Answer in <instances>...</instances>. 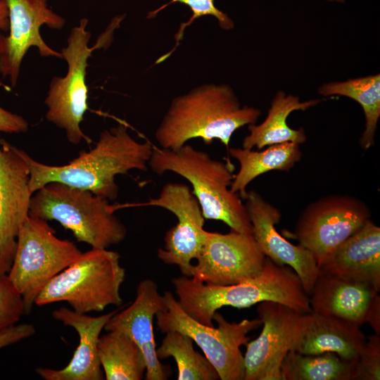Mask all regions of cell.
Here are the masks:
<instances>
[{"instance_id": "5bb4252c", "label": "cell", "mask_w": 380, "mask_h": 380, "mask_svg": "<svg viewBox=\"0 0 380 380\" xmlns=\"http://www.w3.org/2000/svg\"><path fill=\"white\" fill-rule=\"evenodd\" d=\"M48 0H6L8 9L7 36L0 33V74L8 77L12 87L18 82L24 56L31 47H37L42 56L62 58L43 39L40 27L44 25L60 30L65 20L53 12Z\"/></svg>"}, {"instance_id": "9a60e30c", "label": "cell", "mask_w": 380, "mask_h": 380, "mask_svg": "<svg viewBox=\"0 0 380 380\" xmlns=\"http://www.w3.org/2000/svg\"><path fill=\"white\" fill-rule=\"evenodd\" d=\"M23 153L1 139L0 132V276L11 269L20 229L29 215L32 194Z\"/></svg>"}, {"instance_id": "8fae6325", "label": "cell", "mask_w": 380, "mask_h": 380, "mask_svg": "<svg viewBox=\"0 0 380 380\" xmlns=\"http://www.w3.org/2000/svg\"><path fill=\"white\" fill-rule=\"evenodd\" d=\"M257 312L263 327L259 336L246 344L244 380H282V362L296 349L310 313L274 301L259 303Z\"/></svg>"}, {"instance_id": "30bf717a", "label": "cell", "mask_w": 380, "mask_h": 380, "mask_svg": "<svg viewBox=\"0 0 380 380\" xmlns=\"http://www.w3.org/2000/svg\"><path fill=\"white\" fill-rule=\"evenodd\" d=\"M371 219L362 201L349 195L323 196L298 217L295 236L313 255L318 267L339 244Z\"/></svg>"}, {"instance_id": "ac0fdd59", "label": "cell", "mask_w": 380, "mask_h": 380, "mask_svg": "<svg viewBox=\"0 0 380 380\" xmlns=\"http://www.w3.org/2000/svg\"><path fill=\"white\" fill-rule=\"evenodd\" d=\"M118 310L98 317L79 313L66 307L54 310L52 317L77 331L79 344L65 367L60 369L39 367L36 373L45 380L103 379L104 374L98 355V341L105 325Z\"/></svg>"}, {"instance_id": "7402d4cb", "label": "cell", "mask_w": 380, "mask_h": 380, "mask_svg": "<svg viewBox=\"0 0 380 380\" xmlns=\"http://www.w3.org/2000/svg\"><path fill=\"white\" fill-rule=\"evenodd\" d=\"M322 100L312 99L300 102L299 97L286 95L283 91L276 94L272 101L265 120L256 125H248L249 134L243 141L242 148L262 149L265 146L284 142L304 143L306 134L303 127L298 129L291 128L287 125V118L295 110H305L318 104Z\"/></svg>"}, {"instance_id": "5b68a950", "label": "cell", "mask_w": 380, "mask_h": 380, "mask_svg": "<svg viewBox=\"0 0 380 380\" xmlns=\"http://www.w3.org/2000/svg\"><path fill=\"white\" fill-rule=\"evenodd\" d=\"M109 201L89 190L53 182L32 194L29 215L56 220L77 241L108 249L122 242L127 232Z\"/></svg>"}, {"instance_id": "4316f807", "label": "cell", "mask_w": 380, "mask_h": 380, "mask_svg": "<svg viewBox=\"0 0 380 380\" xmlns=\"http://www.w3.org/2000/svg\"><path fill=\"white\" fill-rule=\"evenodd\" d=\"M194 341L176 330L168 331L156 348L159 360L174 358L177 367L178 380H217L219 375L205 355L194 348Z\"/></svg>"}, {"instance_id": "2e32d148", "label": "cell", "mask_w": 380, "mask_h": 380, "mask_svg": "<svg viewBox=\"0 0 380 380\" xmlns=\"http://www.w3.org/2000/svg\"><path fill=\"white\" fill-rule=\"evenodd\" d=\"M244 200L252 235L263 254L277 264L291 267L310 296L319 274L312 253L300 243H291L277 232L275 225L279 223L281 213L260 194L251 190Z\"/></svg>"}, {"instance_id": "8992f818", "label": "cell", "mask_w": 380, "mask_h": 380, "mask_svg": "<svg viewBox=\"0 0 380 380\" xmlns=\"http://www.w3.org/2000/svg\"><path fill=\"white\" fill-rule=\"evenodd\" d=\"M120 258L115 251L91 248L53 277L34 304L66 302L72 310L82 314L101 312L108 305L121 307L120 287L126 273Z\"/></svg>"}, {"instance_id": "52a82bcc", "label": "cell", "mask_w": 380, "mask_h": 380, "mask_svg": "<svg viewBox=\"0 0 380 380\" xmlns=\"http://www.w3.org/2000/svg\"><path fill=\"white\" fill-rule=\"evenodd\" d=\"M122 18L113 20L96 44L89 47L91 32L87 30L88 19L82 18L68 38V44L61 49L62 58L68 64L64 77H54L51 81L45 104L46 118L65 132L68 140L74 145L90 139L82 132L80 123L88 109V87L86 84L89 58L95 50L108 47L113 39V30Z\"/></svg>"}, {"instance_id": "277c9868", "label": "cell", "mask_w": 380, "mask_h": 380, "mask_svg": "<svg viewBox=\"0 0 380 380\" xmlns=\"http://www.w3.org/2000/svg\"><path fill=\"white\" fill-rule=\"evenodd\" d=\"M148 166L157 175L172 172L189 181L205 219L222 221L232 230L252 234L244 203L230 189L234 165L229 159H213L186 144L175 151L153 146Z\"/></svg>"}, {"instance_id": "603a6c76", "label": "cell", "mask_w": 380, "mask_h": 380, "mask_svg": "<svg viewBox=\"0 0 380 380\" xmlns=\"http://www.w3.org/2000/svg\"><path fill=\"white\" fill-rule=\"evenodd\" d=\"M229 153L239 164V170L234 175L230 189L243 200L248 185L256 177L271 170L288 172L302 158L300 144L294 142L270 145L262 151L231 148Z\"/></svg>"}, {"instance_id": "836d02e7", "label": "cell", "mask_w": 380, "mask_h": 380, "mask_svg": "<svg viewBox=\"0 0 380 380\" xmlns=\"http://www.w3.org/2000/svg\"><path fill=\"white\" fill-rule=\"evenodd\" d=\"M9 27L8 9L6 0H0V30L8 31Z\"/></svg>"}, {"instance_id": "484cf974", "label": "cell", "mask_w": 380, "mask_h": 380, "mask_svg": "<svg viewBox=\"0 0 380 380\" xmlns=\"http://www.w3.org/2000/svg\"><path fill=\"white\" fill-rule=\"evenodd\" d=\"M354 362L330 352L305 355L292 350L282 362L281 374L282 380H354Z\"/></svg>"}, {"instance_id": "f1b7e54d", "label": "cell", "mask_w": 380, "mask_h": 380, "mask_svg": "<svg viewBox=\"0 0 380 380\" xmlns=\"http://www.w3.org/2000/svg\"><path fill=\"white\" fill-rule=\"evenodd\" d=\"M24 314V303L20 294L7 274L0 276V331L16 324Z\"/></svg>"}, {"instance_id": "6da1fadb", "label": "cell", "mask_w": 380, "mask_h": 380, "mask_svg": "<svg viewBox=\"0 0 380 380\" xmlns=\"http://www.w3.org/2000/svg\"><path fill=\"white\" fill-rule=\"evenodd\" d=\"M153 151V145L137 141L129 134L127 125L120 123L102 132L93 148L80 151L63 165H46L24 151L23 153L30 168L32 194L46 184L57 182L113 201L119 191L115 177L132 170H147Z\"/></svg>"}, {"instance_id": "d6986e66", "label": "cell", "mask_w": 380, "mask_h": 380, "mask_svg": "<svg viewBox=\"0 0 380 380\" xmlns=\"http://www.w3.org/2000/svg\"><path fill=\"white\" fill-rule=\"evenodd\" d=\"M374 285L319 272L309 296L312 312L353 322H367L369 310L379 292Z\"/></svg>"}, {"instance_id": "7a4b0ae2", "label": "cell", "mask_w": 380, "mask_h": 380, "mask_svg": "<svg viewBox=\"0 0 380 380\" xmlns=\"http://www.w3.org/2000/svg\"><path fill=\"white\" fill-rule=\"evenodd\" d=\"M172 284L182 308L198 322L213 326V315L224 306L248 308L262 301H274L302 313H310L309 296L295 271L266 257L262 272L240 283L212 285L180 276Z\"/></svg>"}, {"instance_id": "ba28073f", "label": "cell", "mask_w": 380, "mask_h": 380, "mask_svg": "<svg viewBox=\"0 0 380 380\" xmlns=\"http://www.w3.org/2000/svg\"><path fill=\"white\" fill-rule=\"evenodd\" d=\"M163 298L164 308L156 315L160 332L176 330L189 336L202 350L220 379L244 380L241 347L248 342V333L260 327L262 321L257 318L229 322L217 311L213 318L217 327L208 326L189 315L170 291H165Z\"/></svg>"}, {"instance_id": "4dcf8cb0", "label": "cell", "mask_w": 380, "mask_h": 380, "mask_svg": "<svg viewBox=\"0 0 380 380\" xmlns=\"http://www.w3.org/2000/svg\"><path fill=\"white\" fill-rule=\"evenodd\" d=\"M35 333V328L32 324L23 323L8 327L0 331V349L29 338Z\"/></svg>"}, {"instance_id": "f546056e", "label": "cell", "mask_w": 380, "mask_h": 380, "mask_svg": "<svg viewBox=\"0 0 380 380\" xmlns=\"http://www.w3.org/2000/svg\"><path fill=\"white\" fill-rule=\"evenodd\" d=\"M380 379V335L366 338L354 362V380Z\"/></svg>"}, {"instance_id": "44dd1931", "label": "cell", "mask_w": 380, "mask_h": 380, "mask_svg": "<svg viewBox=\"0 0 380 380\" xmlns=\"http://www.w3.org/2000/svg\"><path fill=\"white\" fill-rule=\"evenodd\" d=\"M366 338L360 327L353 322L312 312L295 350L305 355L330 352L354 362Z\"/></svg>"}, {"instance_id": "d6a6232c", "label": "cell", "mask_w": 380, "mask_h": 380, "mask_svg": "<svg viewBox=\"0 0 380 380\" xmlns=\"http://www.w3.org/2000/svg\"><path fill=\"white\" fill-rule=\"evenodd\" d=\"M367 322L375 332L380 335V296L378 294L374 300L367 315Z\"/></svg>"}, {"instance_id": "e575fe53", "label": "cell", "mask_w": 380, "mask_h": 380, "mask_svg": "<svg viewBox=\"0 0 380 380\" xmlns=\"http://www.w3.org/2000/svg\"><path fill=\"white\" fill-rule=\"evenodd\" d=\"M328 1H336L338 2H344V0H328Z\"/></svg>"}, {"instance_id": "4fadbf2b", "label": "cell", "mask_w": 380, "mask_h": 380, "mask_svg": "<svg viewBox=\"0 0 380 380\" xmlns=\"http://www.w3.org/2000/svg\"><path fill=\"white\" fill-rule=\"evenodd\" d=\"M265 259L252 234L232 229L227 234L206 231L191 277L198 283L236 284L258 276Z\"/></svg>"}, {"instance_id": "9c48e42d", "label": "cell", "mask_w": 380, "mask_h": 380, "mask_svg": "<svg viewBox=\"0 0 380 380\" xmlns=\"http://www.w3.org/2000/svg\"><path fill=\"white\" fill-rule=\"evenodd\" d=\"M82 253L68 239L56 236L46 220L28 215L18 237L8 277L20 294L25 314H30L40 291Z\"/></svg>"}, {"instance_id": "d4e9b609", "label": "cell", "mask_w": 380, "mask_h": 380, "mask_svg": "<svg viewBox=\"0 0 380 380\" xmlns=\"http://www.w3.org/2000/svg\"><path fill=\"white\" fill-rule=\"evenodd\" d=\"M318 91L324 96H345L360 103L365 118V128L359 141L360 146L365 150L372 146L380 118V75L330 82L320 87Z\"/></svg>"}, {"instance_id": "ffe728a7", "label": "cell", "mask_w": 380, "mask_h": 380, "mask_svg": "<svg viewBox=\"0 0 380 380\" xmlns=\"http://www.w3.org/2000/svg\"><path fill=\"white\" fill-rule=\"evenodd\" d=\"M319 272L370 283L380 289V228L370 219L339 244Z\"/></svg>"}, {"instance_id": "cb8c5ba5", "label": "cell", "mask_w": 380, "mask_h": 380, "mask_svg": "<svg viewBox=\"0 0 380 380\" xmlns=\"http://www.w3.org/2000/svg\"><path fill=\"white\" fill-rule=\"evenodd\" d=\"M98 355L106 380H141L146 371L144 354L127 334L109 331L100 336Z\"/></svg>"}, {"instance_id": "e0dca14e", "label": "cell", "mask_w": 380, "mask_h": 380, "mask_svg": "<svg viewBox=\"0 0 380 380\" xmlns=\"http://www.w3.org/2000/svg\"><path fill=\"white\" fill-rule=\"evenodd\" d=\"M163 308V295L156 282L144 279L137 285L134 300L118 310L104 327L106 331L127 334L138 345L146 362V380H165L169 376L156 355L153 335V318Z\"/></svg>"}, {"instance_id": "1f68e13d", "label": "cell", "mask_w": 380, "mask_h": 380, "mask_svg": "<svg viewBox=\"0 0 380 380\" xmlns=\"http://www.w3.org/2000/svg\"><path fill=\"white\" fill-rule=\"evenodd\" d=\"M27 129L28 122L23 117L0 107V132L22 133Z\"/></svg>"}, {"instance_id": "3957f363", "label": "cell", "mask_w": 380, "mask_h": 380, "mask_svg": "<svg viewBox=\"0 0 380 380\" xmlns=\"http://www.w3.org/2000/svg\"><path fill=\"white\" fill-rule=\"evenodd\" d=\"M260 110L241 104L225 84H205L173 99L155 132L160 148L175 151L191 139L206 144L220 140L228 147L234 132L255 124Z\"/></svg>"}, {"instance_id": "7c38bea8", "label": "cell", "mask_w": 380, "mask_h": 380, "mask_svg": "<svg viewBox=\"0 0 380 380\" xmlns=\"http://www.w3.org/2000/svg\"><path fill=\"white\" fill-rule=\"evenodd\" d=\"M133 205L160 207L176 216L177 222L167 231L164 247L158 250L157 256L166 265L177 266L182 275L191 277V261L201 253L206 230L201 205L189 187L167 182L158 197Z\"/></svg>"}, {"instance_id": "83f0119b", "label": "cell", "mask_w": 380, "mask_h": 380, "mask_svg": "<svg viewBox=\"0 0 380 380\" xmlns=\"http://www.w3.org/2000/svg\"><path fill=\"white\" fill-rule=\"evenodd\" d=\"M215 0H171L169 3L165 4L159 8L150 12L148 18L154 17L162 9L167 7L168 5L172 3H181L187 5L192 11V15L187 22L181 24V26L175 34V38L176 40V44L171 51L166 53L163 56L159 58L157 63H160L170 56L172 52L177 49L180 40L183 37L184 31L185 28L191 25V23L198 18L203 15H213L215 16L220 24V26L224 30H229L234 27V23L227 16V15L222 11L217 8L214 4Z\"/></svg>"}]
</instances>
